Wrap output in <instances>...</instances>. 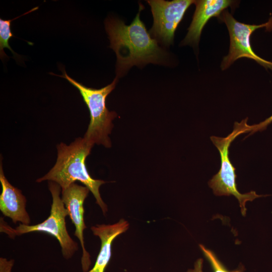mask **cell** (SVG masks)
<instances>
[{"label":"cell","instance_id":"cell-1","mask_svg":"<svg viewBox=\"0 0 272 272\" xmlns=\"http://www.w3.org/2000/svg\"><path fill=\"white\" fill-rule=\"evenodd\" d=\"M139 12L129 25L116 18L105 21V29L110 41V47L117 57V77L122 76L134 65H143L148 63H158L165 56L157 40L152 38L140 19Z\"/></svg>","mask_w":272,"mask_h":272},{"label":"cell","instance_id":"cell-2","mask_svg":"<svg viewBox=\"0 0 272 272\" xmlns=\"http://www.w3.org/2000/svg\"><path fill=\"white\" fill-rule=\"evenodd\" d=\"M93 147L84 138L76 139L69 145L63 143L57 145V157L55 165L47 173L37 179L36 182L53 181L63 190L75 181H79L92 193L96 203L105 215L108 208L101 197L99 188L106 182L93 178L85 164L86 159Z\"/></svg>","mask_w":272,"mask_h":272},{"label":"cell","instance_id":"cell-3","mask_svg":"<svg viewBox=\"0 0 272 272\" xmlns=\"http://www.w3.org/2000/svg\"><path fill=\"white\" fill-rule=\"evenodd\" d=\"M48 188L52 196V203L50 215L46 220L34 225L20 224L14 229L1 218L0 231L7 234L12 238H14L16 236L36 231L51 235L58 240L63 257L69 259L78 250V245L71 238L67 231L65 217L68 216V212L60 196L61 190L60 186L54 182L49 181Z\"/></svg>","mask_w":272,"mask_h":272},{"label":"cell","instance_id":"cell-4","mask_svg":"<svg viewBox=\"0 0 272 272\" xmlns=\"http://www.w3.org/2000/svg\"><path fill=\"white\" fill-rule=\"evenodd\" d=\"M58 76L65 79L79 90L89 109L90 121L84 138L93 146L102 145L106 148H110L111 142L108 135L113 127L112 120L117 114L108 110L106 106V99L114 89L117 78L108 85L96 89L87 87L76 81L69 76L64 70L62 75Z\"/></svg>","mask_w":272,"mask_h":272},{"label":"cell","instance_id":"cell-5","mask_svg":"<svg viewBox=\"0 0 272 272\" xmlns=\"http://www.w3.org/2000/svg\"><path fill=\"white\" fill-rule=\"evenodd\" d=\"M248 118L240 122H235L233 131L227 137L211 136V140L218 150L221 158V167L219 172L209 181V186L214 193L218 196H234L238 200L241 214L245 216L246 202L260 197L254 191L241 193L237 189L235 168L229 158V147L231 143L241 134L249 132L250 125L247 124Z\"/></svg>","mask_w":272,"mask_h":272},{"label":"cell","instance_id":"cell-6","mask_svg":"<svg viewBox=\"0 0 272 272\" xmlns=\"http://www.w3.org/2000/svg\"><path fill=\"white\" fill-rule=\"evenodd\" d=\"M222 14L220 18L227 27L230 39L229 51L223 59L222 70H226L240 58L246 57L272 71V62L257 55L252 49L250 41V36L255 30L261 28L272 29V18L265 23L250 25L237 21L227 11H224Z\"/></svg>","mask_w":272,"mask_h":272},{"label":"cell","instance_id":"cell-7","mask_svg":"<svg viewBox=\"0 0 272 272\" xmlns=\"http://www.w3.org/2000/svg\"><path fill=\"white\" fill-rule=\"evenodd\" d=\"M192 0H151L148 3L151 8L154 23L150 33L163 44L169 45L174 39L175 31Z\"/></svg>","mask_w":272,"mask_h":272},{"label":"cell","instance_id":"cell-8","mask_svg":"<svg viewBox=\"0 0 272 272\" xmlns=\"http://www.w3.org/2000/svg\"><path fill=\"white\" fill-rule=\"evenodd\" d=\"M90 190L85 186L76 183L61 190V199L68 212L72 223L75 227L74 235L79 239L82 248L81 257L82 268L83 272L89 270L91 265L90 255L85 247L84 231L87 228L84 222V203Z\"/></svg>","mask_w":272,"mask_h":272},{"label":"cell","instance_id":"cell-9","mask_svg":"<svg viewBox=\"0 0 272 272\" xmlns=\"http://www.w3.org/2000/svg\"><path fill=\"white\" fill-rule=\"evenodd\" d=\"M0 182L2 191L0 195V210L14 223L21 222L29 225L30 217L26 209L27 199L18 188L13 186L5 177L2 162L0 165Z\"/></svg>","mask_w":272,"mask_h":272},{"label":"cell","instance_id":"cell-10","mask_svg":"<svg viewBox=\"0 0 272 272\" xmlns=\"http://www.w3.org/2000/svg\"><path fill=\"white\" fill-rule=\"evenodd\" d=\"M232 3L233 1L229 0L195 1L196 9L192 20L182 43L197 44L202 29L208 21L213 17L219 16Z\"/></svg>","mask_w":272,"mask_h":272},{"label":"cell","instance_id":"cell-11","mask_svg":"<svg viewBox=\"0 0 272 272\" xmlns=\"http://www.w3.org/2000/svg\"><path fill=\"white\" fill-rule=\"evenodd\" d=\"M129 226L127 221L121 219L113 224H100L91 227L93 234L101 240V248L94 266L87 272H104L111 258L113 240L126 232Z\"/></svg>","mask_w":272,"mask_h":272},{"label":"cell","instance_id":"cell-12","mask_svg":"<svg viewBox=\"0 0 272 272\" xmlns=\"http://www.w3.org/2000/svg\"><path fill=\"white\" fill-rule=\"evenodd\" d=\"M38 9V7H35L31 9L27 13L20 15L14 19L4 20L0 19V56L2 59L8 57L4 51V48H7L10 50L15 57H19V55L15 52L11 48L9 44L10 39L13 36L11 29V24L12 21L20 18L26 14L31 13Z\"/></svg>","mask_w":272,"mask_h":272},{"label":"cell","instance_id":"cell-13","mask_svg":"<svg viewBox=\"0 0 272 272\" xmlns=\"http://www.w3.org/2000/svg\"><path fill=\"white\" fill-rule=\"evenodd\" d=\"M199 247L204 256L210 262L213 272H242V267L233 271H229L219 260L215 254L211 250L207 248L203 245L200 244Z\"/></svg>","mask_w":272,"mask_h":272},{"label":"cell","instance_id":"cell-14","mask_svg":"<svg viewBox=\"0 0 272 272\" xmlns=\"http://www.w3.org/2000/svg\"><path fill=\"white\" fill-rule=\"evenodd\" d=\"M272 122V115L266 118L264 121L258 124H253L250 126V133L251 135L258 131H262L265 129L266 126Z\"/></svg>","mask_w":272,"mask_h":272},{"label":"cell","instance_id":"cell-15","mask_svg":"<svg viewBox=\"0 0 272 272\" xmlns=\"http://www.w3.org/2000/svg\"><path fill=\"white\" fill-rule=\"evenodd\" d=\"M14 264V260H8L5 258L1 257L0 272H11Z\"/></svg>","mask_w":272,"mask_h":272},{"label":"cell","instance_id":"cell-16","mask_svg":"<svg viewBox=\"0 0 272 272\" xmlns=\"http://www.w3.org/2000/svg\"><path fill=\"white\" fill-rule=\"evenodd\" d=\"M203 259L198 258L194 263V268L189 269L186 272H203L202 271Z\"/></svg>","mask_w":272,"mask_h":272}]
</instances>
